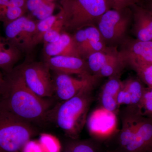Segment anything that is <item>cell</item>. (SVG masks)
<instances>
[{
    "label": "cell",
    "mask_w": 152,
    "mask_h": 152,
    "mask_svg": "<svg viewBox=\"0 0 152 152\" xmlns=\"http://www.w3.org/2000/svg\"><path fill=\"white\" fill-rule=\"evenodd\" d=\"M6 74L0 86V106L30 123L46 119L50 101L29 88L18 66Z\"/></svg>",
    "instance_id": "6da1fadb"
},
{
    "label": "cell",
    "mask_w": 152,
    "mask_h": 152,
    "mask_svg": "<svg viewBox=\"0 0 152 152\" xmlns=\"http://www.w3.org/2000/svg\"><path fill=\"white\" fill-rule=\"evenodd\" d=\"M97 82L87 85L75 96L49 111L47 118H51L73 140L77 138L86 123L93 101V91Z\"/></svg>",
    "instance_id": "7a4b0ae2"
},
{
    "label": "cell",
    "mask_w": 152,
    "mask_h": 152,
    "mask_svg": "<svg viewBox=\"0 0 152 152\" xmlns=\"http://www.w3.org/2000/svg\"><path fill=\"white\" fill-rule=\"evenodd\" d=\"M125 108L121 114L122 127L117 134V149L122 152H151L152 118Z\"/></svg>",
    "instance_id": "3957f363"
},
{
    "label": "cell",
    "mask_w": 152,
    "mask_h": 152,
    "mask_svg": "<svg viewBox=\"0 0 152 152\" xmlns=\"http://www.w3.org/2000/svg\"><path fill=\"white\" fill-rule=\"evenodd\" d=\"M60 4L63 31L68 33L96 26L99 19L111 7L107 0H61Z\"/></svg>",
    "instance_id": "277c9868"
},
{
    "label": "cell",
    "mask_w": 152,
    "mask_h": 152,
    "mask_svg": "<svg viewBox=\"0 0 152 152\" xmlns=\"http://www.w3.org/2000/svg\"><path fill=\"white\" fill-rule=\"evenodd\" d=\"M36 134L31 123L0 106V152H22Z\"/></svg>",
    "instance_id": "5b68a950"
},
{
    "label": "cell",
    "mask_w": 152,
    "mask_h": 152,
    "mask_svg": "<svg viewBox=\"0 0 152 152\" xmlns=\"http://www.w3.org/2000/svg\"><path fill=\"white\" fill-rule=\"evenodd\" d=\"M126 10L118 11L110 9L98 21L96 27L108 46L121 45L127 37L126 34L132 23V16L130 13H125Z\"/></svg>",
    "instance_id": "8992f818"
},
{
    "label": "cell",
    "mask_w": 152,
    "mask_h": 152,
    "mask_svg": "<svg viewBox=\"0 0 152 152\" xmlns=\"http://www.w3.org/2000/svg\"><path fill=\"white\" fill-rule=\"evenodd\" d=\"M25 82L36 94L44 98L54 94L50 69L44 62L28 61L18 66Z\"/></svg>",
    "instance_id": "52a82bcc"
},
{
    "label": "cell",
    "mask_w": 152,
    "mask_h": 152,
    "mask_svg": "<svg viewBox=\"0 0 152 152\" xmlns=\"http://www.w3.org/2000/svg\"><path fill=\"white\" fill-rule=\"evenodd\" d=\"M87 61L93 75L99 78L121 75L126 67L116 46H108L103 51L93 54Z\"/></svg>",
    "instance_id": "ba28073f"
},
{
    "label": "cell",
    "mask_w": 152,
    "mask_h": 152,
    "mask_svg": "<svg viewBox=\"0 0 152 152\" xmlns=\"http://www.w3.org/2000/svg\"><path fill=\"white\" fill-rule=\"evenodd\" d=\"M118 114L101 106L94 109L88 115L87 128L91 136L96 141H104L117 134Z\"/></svg>",
    "instance_id": "9c48e42d"
},
{
    "label": "cell",
    "mask_w": 152,
    "mask_h": 152,
    "mask_svg": "<svg viewBox=\"0 0 152 152\" xmlns=\"http://www.w3.org/2000/svg\"><path fill=\"white\" fill-rule=\"evenodd\" d=\"M37 22L30 17L23 16L5 26V39L22 53H29L33 50L32 41Z\"/></svg>",
    "instance_id": "30bf717a"
},
{
    "label": "cell",
    "mask_w": 152,
    "mask_h": 152,
    "mask_svg": "<svg viewBox=\"0 0 152 152\" xmlns=\"http://www.w3.org/2000/svg\"><path fill=\"white\" fill-rule=\"evenodd\" d=\"M121 45L120 55L126 66L152 64V42L127 37Z\"/></svg>",
    "instance_id": "8fae6325"
},
{
    "label": "cell",
    "mask_w": 152,
    "mask_h": 152,
    "mask_svg": "<svg viewBox=\"0 0 152 152\" xmlns=\"http://www.w3.org/2000/svg\"><path fill=\"white\" fill-rule=\"evenodd\" d=\"M44 61L54 72L77 75L83 79H91L95 77L90 70L87 60L82 58L56 56L45 58Z\"/></svg>",
    "instance_id": "7c38bea8"
},
{
    "label": "cell",
    "mask_w": 152,
    "mask_h": 152,
    "mask_svg": "<svg viewBox=\"0 0 152 152\" xmlns=\"http://www.w3.org/2000/svg\"><path fill=\"white\" fill-rule=\"evenodd\" d=\"M72 35L82 58L86 60L91 55L103 51L108 47L96 26L88 27L78 30Z\"/></svg>",
    "instance_id": "4fadbf2b"
},
{
    "label": "cell",
    "mask_w": 152,
    "mask_h": 152,
    "mask_svg": "<svg viewBox=\"0 0 152 152\" xmlns=\"http://www.w3.org/2000/svg\"><path fill=\"white\" fill-rule=\"evenodd\" d=\"M53 79L54 92L61 100L65 101L75 96L87 85L97 82L99 78L96 77L91 79H77L67 74L55 72Z\"/></svg>",
    "instance_id": "5bb4252c"
},
{
    "label": "cell",
    "mask_w": 152,
    "mask_h": 152,
    "mask_svg": "<svg viewBox=\"0 0 152 152\" xmlns=\"http://www.w3.org/2000/svg\"><path fill=\"white\" fill-rule=\"evenodd\" d=\"M132 32L139 40L152 42V15L145 7L133 6Z\"/></svg>",
    "instance_id": "9a60e30c"
},
{
    "label": "cell",
    "mask_w": 152,
    "mask_h": 152,
    "mask_svg": "<svg viewBox=\"0 0 152 152\" xmlns=\"http://www.w3.org/2000/svg\"><path fill=\"white\" fill-rule=\"evenodd\" d=\"M46 57L65 56L82 58L78 48L73 37L69 33L63 31L58 40L44 46Z\"/></svg>",
    "instance_id": "2e32d148"
},
{
    "label": "cell",
    "mask_w": 152,
    "mask_h": 152,
    "mask_svg": "<svg viewBox=\"0 0 152 152\" xmlns=\"http://www.w3.org/2000/svg\"><path fill=\"white\" fill-rule=\"evenodd\" d=\"M120 77L121 75H117L109 77L102 86L99 97L100 106L118 115L119 108L117 102V96L122 82Z\"/></svg>",
    "instance_id": "e0dca14e"
},
{
    "label": "cell",
    "mask_w": 152,
    "mask_h": 152,
    "mask_svg": "<svg viewBox=\"0 0 152 152\" xmlns=\"http://www.w3.org/2000/svg\"><path fill=\"white\" fill-rule=\"evenodd\" d=\"M122 83L131 97V106L126 107L134 110L141 115L139 109L146 88L145 85L138 77H130L123 81Z\"/></svg>",
    "instance_id": "ac0fdd59"
},
{
    "label": "cell",
    "mask_w": 152,
    "mask_h": 152,
    "mask_svg": "<svg viewBox=\"0 0 152 152\" xmlns=\"http://www.w3.org/2000/svg\"><path fill=\"white\" fill-rule=\"evenodd\" d=\"M8 45L7 48L0 51V69L3 70L6 73L14 69L15 65L20 58L22 53L16 47Z\"/></svg>",
    "instance_id": "d6986e66"
},
{
    "label": "cell",
    "mask_w": 152,
    "mask_h": 152,
    "mask_svg": "<svg viewBox=\"0 0 152 152\" xmlns=\"http://www.w3.org/2000/svg\"><path fill=\"white\" fill-rule=\"evenodd\" d=\"M59 17V13L56 15H53L47 18L37 22L35 32L33 37V49L38 44L43 42L45 34L53 26Z\"/></svg>",
    "instance_id": "ffe728a7"
},
{
    "label": "cell",
    "mask_w": 152,
    "mask_h": 152,
    "mask_svg": "<svg viewBox=\"0 0 152 152\" xmlns=\"http://www.w3.org/2000/svg\"><path fill=\"white\" fill-rule=\"evenodd\" d=\"M62 152H99L97 145L91 140L71 141Z\"/></svg>",
    "instance_id": "44dd1931"
},
{
    "label": "cell",
    "mask_w": 152,
    "mask_h": 152,
    "mask_svg": "<svg viewBox=\"0 0 152 152\" xmlns=\"http://www.w3.org/2000/svg\"><path fill=\"white\" fill-rule=\"evenodd\" d=\"M27 10L17 7H7L0 10V21L3 22L4 26L23 16Z\"/></svg>",
    "instance_id": "7402d4cb"
},
{
    "label": "cell",
    "mask_w": 152,
    "mask_h": 152,
    "mask_svg": "<svg viewBox=\"0 0 152 152\" xmlns=\"http://www.w3.org/2000/svg\"><path fill=\"white\" fill-rule=\"evenodd\" d=\"M59 17L55 22L45 34L43 40L44 46L48 44L55 42L58 40L61 37V34L63 31V24L60 13L59 12Z\"/></svg>",
    "instance_id": "603a6c76"
},
{
    "label": "cell",
    "mask_w": 152,
    "mask_h": 152,
    "mask_svg": "<svg viewBox=\"0 0 152 152\" xmlns=\"http://www.w3.org/2000/svg\"><path fill=\"white\" fill-rule=\"evenodd\" d=\"M139 111L143 116L152 118V88L146 87Z\"/></svg>",
    "instance_id": "cb8c5ba5"
},
{
    "label": "cell",
    "mask_w": 152,
    "mask_h": 152,
    "mask_svg": "<svg viewBox=\"0 0 152 152\" xmlns=\"http://www.w3.org/2000/svg\"><path fill=\"white\" fill-rule=\"evenodd\" d=\"M138 77L147 87L152 88V64L137 66L132 68Z\"/></svg>",
    "instance_id": "d4e9b609"
},
{
    "label": "cell",
    "mask_w": 152,
    "mask_h": 152,
    "mask_svg": "<svg viewBox=\"0 0 152 152\" xmlns=\"http://www.w3.org/2000/svg\"><path fill=\"white\" fill-rule=\"evenodd\" d=\"M55 7V2L45 3L30 14L31 16L35 18L39 21L53 15Z\"/></svg>",
    "instance_id": "484cf974"
},
{
    "label": "cell",
    "mask_w": 152,
    "mask_h": 152,
    "mask_svg": "<svg viewBox=\"0 0 152 152\" xmlns=\"http://www.w3.org/2000/svg\"><path fill=\"white\" fill-rule=\"evenodd\" d=\"M113 9L122 11L129 7L138 4L140 0H107Z\"/></svg>",
    "instance_id": "4316f807"
},
{
    "label": "cell",
    "mask_w": 152,
    "mask_h": 152,
    "mask_svg": "<svg viewBox=\"0 0 152 152\" xmlns=\"http://www.w3.org/2000/svg\"><path fill=\"white\" fill-rule=\"evenodd\" d=\"M40 144L44 147L47 152H59V146H57L56 142L50 136L47 135L42 136L40 140Z\"/></svg>",
    "instance_id": "83f0119b"
},
{
    "label": "cell",
    "mask_w": 152,
    "mask_h": 152,
    "mask_svg": "<svg viewBox=\"0 0 152 152\" xmlns=\"http://www.w3.org/2000/svg\"><path fill=\"white\" fill-rule=\"evenodd\" d=\"M117 102L119 108L123 105L126 106V107H129L131 106L130 96L127 90L123 84L122 82L121 86L117 96Z\"/></svg>",
    "instance_id": "f1b7e54d"
},
{
    "label": "cell",
    "mask_w": 152,
    "mask_h": 152,
    "mask_svg": "<svg viewBox=\"0 0 152 152\" xmlns=\"http://www.w3.org/2000/svg\"><path fill=\"white\" fill-rule=\"evenodd\" d=\"M46 2H55V0H27V12L31 13L41 5Z\"/></svg>",
    "instance_id": "f546056e"
},
{
    "label": "cell",
    "mask_w": 152,
    "mask_h": 152,
    "mask_svg": "<svg viewBox=\"0 0 152 152\" xmlns=\"http://www.w3.org/2000/svg\"><path fill=\"white\" fill-rule=\"evenodd\" d=\"M22 152H43L42 148L40 144L30 141L26 145Z\"/></svg>",
    "instance_id": "4dcf8cb0"
},
{
    "label": "cell",
    "mask_w": 152,
    "mask_h": 152,
    "mask_svg": "<svg viewBox=\"0 0 152 152\" xmlns=\"http://www.w3.org/2000/svg\"><path fill=\"white\" fill-rule=\"evenodd\" d=\"M26 3L27 0H10L7 7H17L27 10Z\"/></svg>",
    "instance_id": "1f68e13d"
},
{
    "label": "cell",
    "mask_w": 152,
    "mask_h": 152,
    "mask_svg": "<svg viewBox=\"0 0 152 152\" xmlns=\"http://www.w3.org/2000/svg\"><path fill=\"white\" fill-rule=\"evenodd\" d=\"M8 45L5 39H3L0 37V51L3 50L7 48L6 45Z\"/></svg>",
    "instance_id": "d6a6232c"
},
{
    "label": "cell",
    "mask_w": 152,
    "mask_h": 152,
    "mask_svg": "<svg viewBox=\"0 0 152 152\" xmlns=\"http://www.w3.org/2000/svg\"><path fill=\"white\" fill-rule=\"evenodd\" d=\"M10 0H0V10L5 8L8 6Z\"/></svg>",
    "instance_id": "836d02e7"
},
{
    "label": "cell",
    "mask_w": 152,
    "mask_h": 152,
    "mask_svg": "<svg viewBox=\"0 0 152 152\" xmlns=\"http://www.w3.org/2000/svg\"><path fill=\"white\" fill-rule=\"evenodd\" d=\"M151 13L152 15V0L148 4V5L146 7H145Z\"/></svg>",
    "instance_id": "e575fe53"
},
{
    "label": "cell",
    "mask_w": 152,
    "mask_h": 152,
    "mask_svg": "<svg viewBox=\"0 0 152 152\" xmlns=\"http://www.w3.org/2000/svg\"><path fill=\"white\" fill-rule=\"evenodd\" d=\"M4 77H3L1 71H0V86L3 83V82H4Z\"/></svg>",
    "instance_id": "d590c367"
},
{
    "label": "cell",
    "mask_w": 152,
    "mask_h": 152,
    "mask_svg": "<svg viewBox=\"0 0 152 152\" xmlns=\"http://www.w3.org/2000/svg\"><path fill=\"white\" fill-rule=\"evenodd\" d=\"M106 152H122L121 151H119V150L118 149H115L114 150H112V151H107Z\"/></svg>",
    "instance_id": "8d00e7d4"
},
{
    "label": "cell",
    "mask_w": 152,
    "mask_h": 152,
    "mask_svg": "<svg viewBox=\"0 0 152 152\" xmlns=\"http://www.w3.org/2000/svg\"><path fill=\"white\" fill-rule=\"evenodd\" d=\"M151 152H152V151Z\"/></svg>",
    "instance_id": "74e56055"
}]
</instances>
